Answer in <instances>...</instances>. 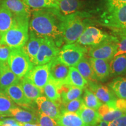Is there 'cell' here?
<instances>
[{
	"mask_svg": "<svg viewBox=\"0 0 126 126\" xmlns=\"http://www.w3.org/2000/svg\"><path fill=\"white\" fill-rule=\"evenodd\" d=\"M29 20L30 18L14 16L13 24L2 34L0 43L11 48L22 47L29 39Z\"/></svg>",
	"mask_w": 126,
	"mask_h": 126,
	"instance_id": "277c9868",
	"label": "cell"
},
{
	"mask_svg": "<svg viewBox=\"0 0 126 126\" xmlns=\"http://www.w3.org/2000/svg\"><path fill=\"white\" fill-rule=\"evenodd\" d=\"M87 82L96 81L89 59L83 57L74 67Z\"/></svg>",
	"mask_w": 126,
	"mask_h": 126,
	"instance_id": "f1b7e54d",
	"label": "cell"
},
{
	"mask_svg": "<svg viewBox=\"0 0 126 126\" xmlns=\"http://www.w3.org/2000/svg\"><path fill=\"white\" fill-rule=\"evenodd\" d=\"M83 89L84 92L82 99L85 105L88 108L97 110L103 103L97 98L94 93L87 86Z\"/></svg>",
	"mask_w": 126,
	"mask_h": 126,
	"instance_id": "d6a6232c",
	"label": "cell"
},
{
	"mask_svg": "<svg viewBox=\"0 0 126 126\" xmlns=\"http://www.w3.org/2000/svg\"><path fill=\"white\" fill-rule=\"evenodd\" d=\"M96 126H109V123L100 120Z\"/></svg>",
	"mask_w": 126,
	"mask_h": 126,
	"instance_id": "b9f144b4",
	"label": "cell"
},
{
	"mask_svg": "<svg viewBox=\"0 0 126 126\" xmlns=\"http://www.w3.org/2000/svg\"><path fill=\"white\" fill-rule=\"evenodd\" d=\"M96 81L105 82L110 76L109 61L90 57L89 59Z\"/></svg>",
	"mask_w": 126,
	"mask_h": 126,
	"instance_id": "9a60e30c",
	"label": "cell"
},
{
	"mask_svg": "<svg viewBox=\"0 0 126 126\" xmlns=\"http://www.w3.org/2000/svg\"><path fill=\"white\" fill-rule=\"evenodd\" d=\"M7 62L11 70L20 79L24 78L34 66L22 47L12 48Z\"/></svg>",
	"mask_w": 126,
	"mask_h": 126,
	"instance_id": "5b68a950",
	"label": "cell"
},
{
	"mask_svg": "<svg viewBox=\"0 0 126 126\" xmlns=\"http://www.w3.org/2000/svg\"><path fill=\"white\" fill-rule=\"evenodd\" d=\"M60 86V85L57 84L56 82L50 78L48 81L43 89V94H45V96L59 106H60L62 103L59 92V88Z\"/></svg>",
	"mask_w": 126,
	"mask_h": 126,
	"instance_id": "cb8c5ba5",
	"label": "cell"
},
{
	"mask_svg": "<svg viewBox=\"0 0 126 126\" xmlns=\"http://www.w3.org/2000/svg\"><path fill=\"white\" fill-rule=\"evenodd\" d=\"M83 105H85L83 103V99L80 98L75 99L71 101L65 102V103H61L60 109L61 113L64 112H70L78 113Z\"/></svg>",
	"mask_w": 126,
	"mask_h": 126,
	"instance_id": "836d02e7",
	"label": "cell"
},
{
	"mask_svg": "<svg viewBox=\"0 0 126 126\" xmlns=\"http://www.w3.org/2000/svg\"><path fill=\"white\" fill-rule=\"evenodd\" d=\"M1 1V0H0V1Z\"/></svg>",
	"mask_w": 126,
	"mask_h": 126,
	"instance_id": "bcb514c9",
	"label": "cell"
},
{
	"mask_svg": "<svg viewBox=\"0 0 126 126\" xmlns=\"http://www.w3.org/2000/svg\"><path fill=\"white\" fill-rule=\"evenodd\" d=\"M109 126H126V114L109 122Z\"/></svg>",
	"mask_w": 126,
	"mask_h": 126,
	"instance_id": "f35d334b",
	"label": "cell"
},
{
	"mask_svg": "<svg viewBox=\"0 0 126 126\" xmlns=\"http://www.w3.org/2000/svg\"><path fill=\"white\" fill-rule=\"evenodd\" d=\"M106 5L99 22L117 35H126V3L107 1Z\"/></svg>",
	"mask_w": 126,
	"mask_h": 126,
	"instance_id": "7a4b0ae2",
	"label": "cell"
},
{
	"mask_svg": "<svg viewBox=\"0 0 126 126\" xmlns=\"http://www.w3.org/2000/svg\"><path fill=\"white\" fill-rule=\"evenodd\" d=\"M118 37L109 36L98 45L90 46L88 54L91 58L110 61L114 57L117 50Z\"/></svg>",
	"mask_w": 126,
	"mask_h": 126,
	"instance_id": "8992f818",
	"label": "cell"
},
{
	"mask_svg": "<svg viewBox=\"0 0 126 126\" xmlns=\"http://www.w3.org/2000/svg\"><path fill=\"white\" fill-rule=\"evenodd\" d=\"M77 114L86 126H96L101 120L97 110L88 108L85 105H83Z\"/></svg>",
	"mask_w": 126,
	"mask_h": 126,
	"instance_id": "d4e9b609",
	"label": "cell"
},
{
	"mask_svg": "<svg viewBox=\"0 0 126 126\" xmlns=\"http://www.w3.org/2000/svg\"><path fill=\"white\" fill-rule=\"evenodd\" d=\"M38 111L47 115L57 120L61 114L60 106L54 102L51 101L45 96H41L35 100Z\"/></svg>",
	"mask_w": 126,
	"mask_h": 126,
	"instance_id": "5bb4252c",
	"label": "cell"
},
{
	"mask_svg": "<svg viewBox=\"0 0 126 126\" xmlns=\"http://www.w3.org/2000/svg\"><path fill=\"white\" fill-rule=\"evenodd\" d=\"M87 14L81 12L67 16H61L60 28L63 41L67 44L76 43L85 28L89 25Z\"/></svg>",
	"mask_w": 126,
	"mask_h": 126,
	"instance_id": "3957f363",
	"label": "cell"
},
{
	"mask_svg": "<svg viewBox=\"0 0 126 126\" xmlns=\"http://www.w3.org/2000/svg\"><path fill=\"white\" fill-rule=\"evenodd\" d=\"M20 85L25 96L33 102H35L37 97L41 96L43 94V91L34 85L25 77L20 79Z\"/></svg>",
	"mask_w": 126,
	"mask_h": 126,
	"instance_id": "4316f807",
	"label": "cell"
},
{
	"mask_svg": "<svg viewBox=\"0 0 126 126\" xmlns=\"http://www.w3.org/2000/svg\"><path fill=\"white\" fill-rule=\"evenodd\" d=\"M20 80L11 70L7 61L0 62V89L5 90L9 86L19 82Z\"/></svg>",
	"mask_w": 126,
	"mask_h": 126,
	"instance_id": "e0dca14e",
	"label": "cell"
},
{
	"mask_svg": "<svg viewBox=\"0 0 126 126\" xmlns=\"http://www.w3.org/2000/svg\"><path fill=\"white\" fill-rule=\"evenodd\" d=\"M114 108L126 112V99L117 98L114 103Z\"/></svg>",
	"mask_w": 126,
	"mask_h": 126,
	"instance_id": "ab89813d",
	"label": "cell"
},
{
	"mask_svg": "<svg viewBox=\"0 0 126 126\" xmlns=\"http://www.w3.org/2000/svg\"><path fill=\"white\" fill-rule=\"evenodd\" d=\"M110 75L120 77L126 75V54L114 57L109 63Z\"/></svg>",
	"mask_w": 126,
	"mask_h": 126,
	"instance_id": "7402d4cb",
	"label": "cell"
},
{
	"mask_svg": "<svg viewBox=\"0 0 126 126\" xmlns=\"http://www.w3.org/2000/svg\"><path fill=\"white\" fill-rule=\"evenodd\" d=\"M19 123L20 126H40L39 124L36 123Z\"/></svg>",
	"mask_w": 126,
	"mask_h": 126,
	"instance_id": "60d3db41",
	"label": "cell"
},
{
	"mask_svg": "<svg viewBox=\"0 0 126 126\" xmlns=\"http://www.w3.org/2000/svg\"><path fill=\"white\" fill-rule=\"evenodd\" d=\"M109 88L117 98L126 99V76L117 77L109 83Z\"/></svg>",
	"mask_w": 126,
	"mask_h": 126,
	"instance_id": "83f0119b",
	"label": "cell"
},
{
	"mask_svg": "<svg viewBox=\"0 0 126 126\" xmlns=\"http://www.w3.org/2000/svg\"><path fill=\"white\" fill-rule=\"evenodd\" d=\"M109 36L101 30L89 25L79 37L76 43L82 46H92L98 45Z\"/></svg>",
	"mask_w": 126,
	"mask_h": 126,
	"instance_id": "30bf717a",
	"label": "cell"
},
{
	"mask_svg": "<svg viewBox=\"0 0 126 126\" xmlns=\"http://www.w3.org/2000/svg\"><path fill=\"white\" fill-rule=\"evenodd\" d=\"M55 8L62 16H67L77 13L82 7L81 0H58Z\"/></svg>",
	"mask_w": 126,
	"mask_h": 126,
	"instance_id": "ac0fdd59",
	"label": "cell"
},
{
	"mask_svg": "<svg viewBox=\"0 0 126 126\" xmlns=\"http://www.w3.org/2000/svg\"><path fill=\"white\" fill-rule=\"evenodd\" d=\"M30 8L40 9L49 8H56V2L53 0H22Z\"/></svg>",
	"mask_w": 126,
	"mask_h": 126,
	"instance_id": "e575fe53",
	"label": "cell"
},
{
	"mask_svg": "<svg viewBox=\"0 0 126 126\" xmlns=\"http://www.w3.org/2000/svg\"><path fill=\"white\" fill-rule=\"evenodd\" d=\"M42 39L36 37L34 34L29 32V39L26 44L22 47L23 51L34 65H35L36 58L42 43Z\"/></svg>",
	"mask_w": 126,
	"mask_h": 126,
	"instance_id": "ffe728a7",
	"label": "cell"
},
{
	"mask_svg": "<svg viewBox=\"0 0 126 126\" xmlns=\"http://www.w3.org/2000/svg\"><path fill=\"white\" fill-rule=\"evenodd\" d=\"M59 126H86L77 113H61L56 120Z\"/></svg>",
	"mask_w": 126,
	"mask_h": 126,
	"instance_id": "484cf974",
	"label": "cell"
},
{
	"mask_svg": "<svg viewBox=\"0 0 126 126\" xmlns=\"http://www.w3.org/2000/svg\"><path fill=\"white\" fill-rule=\"evenodd\" d=\"M0 5L8 9L14 16L31 17V8L22 0H1Z\"/></svg>",
	"mask_w": 126,
	"mask_h": 126,
	"instance_id": "2e32d148",
	"label": "cell"
},
{
	"mask_svg": "<svg viewBox=\"0 0 126 126\" xmlns=\"http://www.w3.org/2000/svg\"><path fill=\"white\" fill-rule=\"evenodd\" d=\"M14 16L8 9L0 5V32L4 34L13 24Z\"/></svg>",
	"mask_w": 126,
	"mask_h": 126,
	"instance_id": "4dcf8cb0",
	"label": "cell"
},
{
	"mask_svg": "<svg viewBox=\"0 0 126 126\" xmlns=\"http://www.w3.org/2000/svg\"><path fill=\"white\" fill-rule=\"evenodd\" d=\"M60 48L54 41L50 38H43L42 40L38 53L36 58L35 65L48 64L59 55Z\"/></svg>",
	"mask_w": 126,
	"mask_h": 126,
	"instance_id": "ba28073f",
	"label": "cell"
},
{
	"mask_svg": "<svg viewBox=\"0 0 126 126\" xmlns=\"http://www.w3.org/2000/svg\"><path fill=\"white\" fill-rule=\"evenodd\" d=\"M11 50L9 47L0 43V62L7 61Z\"/></svg>",
	"mask_w": 126,
	"mask_h": 126,
	"instance_id": "74e56055",
	"label": "cell"
},
{
	"mask_svg": "<svg viewBox=\"0 0 126 126\" xmlns=\"http://www.w3.org/2000/svg\"><path fill=\"white\" fill-rule=\"evenodd\" d=\"M97 111L101 120L109 123L113 122L126 114V111L116 109L106 104H102L97 110Z\"/></svg>",
	"mask_w": 126,
	"mask_h": 126,
	"instance_id": "603a6c76",
	"label": "cell"
},
{
	"mask_svg": "<svg viewBox=\"0 0 126 126\" xmlns=\"http://www.w3.org/2000/svg\"><path fill=\"white\" fill-rule=\"evenodd\" d=\"M87 51V48L77 43L66 44L60 49L57 58L69 67H75Z\"/></svg>",
	"mask_w": 126,
	"mask_h": 126,
	"instance_id": "52a82bcc",
	"label": "cell"
},
{
	"mask_svg": "<svg viewBox=\"0 0 126 126\" xmlns=\"http://www.w3.org/2000/svg\"><path fill=\"white\" fill-rule=\"evenodd\" d=\"M119 1V2H126V0H106L107 1Z\"/></svg>",
	"mask_w": 126,
	"mask_h": 126,
	"instance_id": "7bdbcfd3",
	"label": "cell"
},
{
	"mask_svg": "<svg viewBox=\"0 0 126 126\" xmlns=\"http://www.w3.org/2000/svg\"><path fill=\"white\" fill-rule=\"evenodd\" d=\"M38 113L19 108L16 106L10 110V116L19 123L38 124Z\"/></svg>",
	"mask_w": 126,
	"mask_h": 126,
	"instance_id": "d6986e66",
	"label": "cell"
},
{
	"mask_svg": "<svg viewBox=\"0 0 126 126\" xmlns=\"http://www.w3.org/2000/svg\"><path fill=\"white\" fill-rule=\"evenodd\" d=\"M1 38H2V34H1V32H0V42H1Z\"/></svg>",
	"mask_w": 126,
	"mask_h": 126,
	"instance_id": "ee69618b",
	"label": "cell"
},
{
	"mask_svg": "<svg viewBox=\"0 0 126 126\" xmlns=\"http://www.w3.org/2000/svg\"><path fill=\"white\" fill-rule=\"evenodd\" d=\"M87 87L102 103L114 108V103L117 97L109 88L100 84L97 81L88 82Z\"/></svg>",
	"mask_w": 126,
	"mask_h": 126,
	"instance_id": "7c38bea8",
	"label": "cell"
},
{
	"mask_svg": "<svg viewBox=\"0 0 126 126\" xmlns=\"http://www.w3.org/2000/svg\"><path fill=\"white\" fill-rule=\"evenodd\" d=\"M118 38L117 50L114 57L119 55L126 54V35L119 36Z\"/></svg>",
	"mask_w": 126,
	"mask_h": 126,
	"instance_id": "8d00e7d4",
	"label": "cell"
},
{
	"mask_svg": "<svg viewBox=\"0 0 126 126\" xmlns=\"http://www.w3.org/2000/svg\"><path fill=\"white\" fill-rule=\"evenodd\" d=\"M4 91L16 105L26 110L39 112L36 109L35 102L29 100L25 96L20 85V82L9 86Z\"/></svg>",
	"mask_w": 126,
	"mask_h": 126,
	"instance_id": "9c48e42d",
	"label": "cell"
},
{
	"mask_svg": "<svg viewBox=\"0 0 126 126\" xmlns=\"http://www.w3.org/2000/svg\"><path fill=\"white\" fill-rule=\"evenodd\" d=\"M61 15L54 8L36 9L29 20V32L39 38H50L60 47L63 43L61 31Z\"/></svg>",
	"mask_w": 126,
	"mask_h": 126,
	"instance_id": "6da1fadb",
	"label": "cell"
},
{
	"mask_svg": "<svg viewBox=\"0 0 126 126\" xmlns=\"http://www.w3.org/2000/svg\"><path fill=\"white\" fill-rule=\"evenodd\" d=\"M65 83L83 89L87 86L88 82L74 67H71Z\"/></svg>",
	"mask_w": 126,
	"mask_h": 126,
	"instance_id": "f546056e",
	"label": "cell"
},
{
	"mask_svg": "<svg viewBox=\"0 0 126 126\" xmlns=\"http://www.w3.org/2000/svg\"><path fill=\"white\" fill-rule=\"evenodd\" d=\"M50 78L61 86L65 83L69 73L70 67L61 63L57 57L48 63Z\"/></svg>",
	"mask_w": 126,
	"mask_h": 126,
	"instance_id": "4fadbf2b",
	"label": "cell"
},
{
	"mask_svg": "<svg viewBox=\"0 0 126 126\" xmlns=\"http://www.w3.org/2000/svg\"><path fill=\"white\" fill-rule=\"evenodd\" d=\"M53 1H54V2H56V1H58V0H53Z\"/></svg>",
	"mask_w": 126,
	"mask_h": 126,
	"instance_id": "f6af8a7d",
	"label": "cell"
},
{
	"mask_svg": "<svg viewBox=\"0 0 126 126\" xmlns=\"http://www.w3.org/2000/svg\"><path fill=\"white\" fill-rule=\"evenodd\" d=\"M38 124L40 126H59L54 119L40 112L38 113Z\"/></svg>",
	"mask_w": 126,
	"mask_h": 126,
	"instance_id": "d590c367",
	"label": "cell"
},
{
	"mask_svg": "<svg viewBox=\"0 0 126 126\" xmlns=\"http://www.w3.org/2000/svg\"><path fill=\"white\" fill-rule=\"evenodd\" d=\"M61 102L65 103L80 98L83 93V89L64 83L59 88Z\"/></svg>",
	"mask_w": 126,
	"mask_h": 126,
	"instance_id": "44dd1931",
	"label": "cell"
},
{
	"mask_svg": "<svg viewBox=\"0 0 126 126\" xmlns=\"http://www.w3.org/2000/svg\"><path fill=\"white\" fill-rule=\"evenodd\" d=\"M25 77L43 91L50 78L49 64L34 66Z\"/></svg>",
	"mask_w": 126,
	"mask_h": 126,
	"instance_id": "8fae6325",
	"label": "cell"
},
{
	"mask_svg": "<svg viewBox=\"0 0 126 126\" xmlns=\"http://www.w3.org/2000/svg\"><path fill=\"white\" fill-rule=\"evenodd\" d=\"M16 106L5 91L0 89V117L11 116L10 110Z\"/></svg>",
	"mask_w": 126,
	"mask_h": 126,
	"instance_id": "1f68e13d",
	"label": "cell"
}]
</instances>
